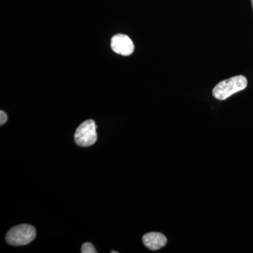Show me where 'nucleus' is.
Wrapping results in <instances>:
<instances>
[{
	"instance_id": "4",
	"label": "nucleus",
	"mask_w": 253,
	"mask_h": 253,
	"mask_svg": "<svg viewBox=\"0 0 253 253\" xmlns=\"http://www.w3.org/2000/svg\"><path fill=\"white\" fill-rule=\"evenodd\" d=\"M111 48L116 54L126 56L132 54L134 45L129 37L126 35L118 34L111 39Z\"/></svg>"
},
{
	"instance_id": "2",
	"label": "nucleus",
	"mask_w": 253,
	"mask_h": 253,
	"mask_svg": "<svg viewBox=\"0 0 253 253\" xmlns=\"http://www.w3.org/2000/svg\"><path fill=\"white\" fill-rule=\"evenodd\" d=\"M36 230L29 224H21L14 226L8 231L6 241L11 246H20L28 245L35 239Z\"/></svg>"
},
{
	"instance_id": "5",
	"label": "nucleus",
	"mask_w": 253,
	"mask_h": 253,
	"mask_svg": "<svg viewBox=\"0 0 253 253\" xmlns=\"http://www.w3.org/2000/svg\"><path fill=\"white\" fill-rule=\"evenodd\" d=\"M144 246L151 251H158L167 244L168 239L163 234L151 232L145 234L142 238Z\"/></svg>"
},
{
	"instance_id": "3",
	"label": "nucleus",
	"mask_w": 253,
	"mask_h": 253,
	"mask_svg": "<svg viewBox=\"0 0 253 253\" xmlns=\"http://www.w3.org/2000/svg\"><path fill=\"white\" fill-rule=\"evenodd\" d=\"M74 139L76 144L83 147H87L95 144L97 140V133L94 121L87 120L82 123L76 129Z\"/></svg>"
},
{
	"instance_id": "6",
	"label": "nucleus",
	"mask_w": 253,
	"mask_h": 253,
	"mask_svg": "<svg viewBox=\"0 0 253 253\" xmlns=\"http://www.w3.org/2000/svg\"><path fill=\"white\" fill-rule=\"evenodd\" d=\"M82 253H96L97 251L95 249L94 246L90 243H85L83 245L81 249Z\"/></svg>"
},
{
	"instance_id": "9",
	"label": "nucleus",
	"mask_w": 253,
	"mask_h": 253,
	"mask_svg": "<svg viewBox=\"0 0 253 253\" xmlns=\"http://www.w3.org/2000/svg\"><path fill=\"white\" fill-rule=\"evenodd\" d=\"M251 2H252L253 9V0H251Z\"/></svg>"
},
{
	"instance_id": "8",
	"label": "nucleus",
	"mask_w": 253,
	"mask_h": 253,
	"mask_svg": "<svg viewBox=\"0 0 253 253\" xmlns=\"http://www.w3.org/2000/svg\"><path fill=\"white\" fill-rule=\"evenodd\" d=\"M111 253H118V252H116V251H111Z\"/></svg>"
},
{
	"instance_id": "1",
	"label": "nucleus",
	"mask_w": 253,
	"mask_h": 253,
	"mask_svg": "<svg viewBox=\"0 0 253 253\" xmlns=\"http://www.w3.org/2000/svg\"><path fill=\"white\" fill-rule=\"evenodd\" d=\"M247 78L244 76H237L220 82L214 86L212 95L216 99L225 100L231 95L244 90L247 87Z\"/></svg>"
},
{
	"instance_id": "7",
	"label": "nucleus",
	"mask_w": 253,
	"mask_h": 253,
	"mask_svg": "<svg viewBox=\"0 0 253 253\" xmlns=\"http://www.w3.org/2000/svg\"><path fill=\"white\" fill-rule=\"evenodd\" d=\"M7 116H6V113L3 111H0V125L3 126L5 124V123L7 121Z\"/></svg>"
}]
</instances>
